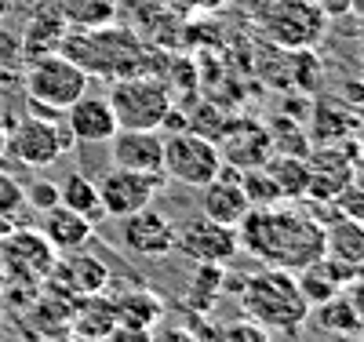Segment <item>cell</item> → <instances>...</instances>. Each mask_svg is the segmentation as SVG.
I'll list each match as a JSON object with an SVG mask.
<instances>
[{
  "label": "cell",
  "instance_id": "obj_1",
  "mask_svg": "<svg viewBox=\"0 0 364 342\" xmlns=\"http://www.w3.org/2000/svg\"><path fill=\"white\" fill-rule=\"evenodd\" d=\"M240 252L255 255L262 266L299 273L324 255V226L310 211H299L295 204H269L252 208L237 223Z\"/></svg>",
  "mask_w": 364,
  "mask_h": 342
},
{
  "label": "cell",
  "instance_id": "obj_2",
  "mask_svg": "<svg viewBox=\"0 0 364 342\" xmlns=\"http://www.w3.org/2000/svg\"><path fill=\"white\" fill-rule=\"evenodd\" d=\"M240 292V306L252 321H259L262 328H277V331H299L310 317V302L302 299L295 273L288 269H255L248 277L237 281Z\"/></svg>",
  "mask_w": 364,
  "mask_h": 342
},
{
  "label": "cell",
  "instance_id": "obj_3",
  "mask_svg": "<svg viewBox=\"0 0 364 342\" xmlns=\"http://www.w3.org/2000/svg\"><path fill=\"white\" fill-rule=\"evenodd\" d=\"M63 51L77 62V66L91 77H106V80H120V77H135L142 70V44L128 29H113V26H99V29H80L77 37H66Z\"/></svg>",
  "mask_w": 364,
  "mask_h": 342
},
{
  "label": "cell",
  "instance_id": "obj_4",
  "mask_svg": "<svg viewBox=\"0 0 364 342\" xmlns=\"http://www.w3.org/2000/svg\"><path fill=\"white\" fill-rule=\"evenodd\" d=\"M22 84H26L29 106L44 109V117H55V113L63 117L91 87V77L66 51H51V55H41V58H29Z\"/></svg>",
  "mask_w": 364,
  "mask_h": 342
},
{
  "label": "cell",
  "instance_id": "obj_5",
  "mask_svg": "<svg viewBox=\"0 0 364 342\" xmlns=\"http://www.w3.org/2000/svg\"><path fill=\"white\" fill-rule=\"evenodd\" d=\"M109 109L117 117V128L132 132H161L164 117L171 113V91L157 77H120L109 87Z\"/></svg>",
  "mask_w": 364,
  "mask_h": 342
},
{
  "label": "cell",
  "instance_id": "obj_6",
  "mask_svg": "<svg viewBox=\"0 0 364 342\" xmlns=\"http://www.w3.org/2000/svg\"><path fill=\"white\" fill-rule=\"evenodd\" d=\"M328 22L314 0H269L259 11V29L284 51H314L328 33Z\"/></svg>",
  "mask_w": 364,
  "mask_h": 342
},
{
  "label": "cell",
  "instance_id": "obj_7",
  "mask_svg": "<svg viewBox=\"0 0 364 342\" xmlns=\"http://www.w3.org/2000/svg\"><path fill=\"white\" fill-rule=\"evenodd\" d=\"M4 146H8L11 157L18 164H26V168H51L58 157H66L77 142H73L70 128L58 117L51 120L44 113H33V117H22L15 128L4 135Z\"/></svg>",
  "mask_w": 364,
  "mask_h": 342
},
{
  "label": "cell",
  "instance_id": "obj_8",
  "mask_svg": "<svg viewBox=\"0 0 364 342\" xmlns=\"http://www.w3.org/2000/svg\"><path fill=\"white\" fill-rule=\"evenodd\" d=\"M223 168V153L200 132H171L164 139V178L178 182V186H208Z\"/></svg>",
  "mask_w": 364,
  "mask_h": 342
},
{
  "label": "cell",
  "instance_id": "obj_9",
  "mask_svg": "<svg viewBox=\"0 0 364 342\" xmlns=\"http://www.w3.org/2000/svg\"><path fill=\"white\" fill-rule=\"evenodd\" d=\"M58 262V252L44 240L41 230H29V226H18V230H8L0 233V266H4L8 281L15 284H44L51 269Z\"/></svg>",
  "mask_w": 364,
  "mask_h": 342
},
{
  "label": "cell",
  "instance_id": "obj_10",
  "mask_svg": "<svg viewBox=\"0 0 364 342\" xmlns=\"http://www.w3.org/2000/svg\"><path fill=\"white\" fill-rule=\"evenodd\" d=\"M175 252L186 255L193 266L211 262V266H226L237 252V226H223L208 215H197V219H186L182 226H175Z\"/></svg>",
  "mask_w": 364,
  "mask_h": 342
},
{
  "label": "cell",
  "instance_id": "obj_11",
  "mask_svg": "<svg viewBox=\"0 0 364 342\" xmlns=\"http://www.w3.org/2000/svg\"><path fill=\"white\" fill-rule=\"evenodd\" d=\"M95 186H99L102 211L109 219H128V215L154 204L157 190L164 186V175H142V171H128V168H113Z\"/></svg>",
  "mask_w": 364,
  "mask_h": 342
},
{
  "label": "cell",
  "instance_id": "obj_12",
  "mask_svg": "<svg viewBox=\"0 0 364 342\" xmlns=\"http://www.w3.org/2000/svg\"><path fill=\"white\" fill-rule=\"evenodd\" d=\"M120 240L128 252L142 255V259H164L175 252V223L168 215L154 211V204L120 219Z\"/></svg>",
  "mask_w": 364,
  "mask_h": 342
},
{
  "label": "cell",
  "instance_id": "obj_13",
  "mask_svg": "<svg viewBox=\"0 0 364 342\" xmlns=\"http://www.w3.org/2000/svg\"><path fill=\"white\" fill-rule=\"evenodd\" d=\"M215 146L223 153V164H230L237 171L266 168V161L273 157V135L262 128V124H252V120L226 124L223 135L215 139Z\"/></svg>",
  "mask_w": 364,
  "mask_h": 342
},
{
  "label": "cell",
  "instance_id": "obj_14",
  "mask_svg": "<svg viewBox=\"0 0 364 342\" xmlns=\"http://www.w3.org/2000/svg\"><path fill=\"white\" fill-rule=\"evenodd\" d=\"M113 168H128L142 175H164V139L161 132H132L117 128L109 139Z\"/></svg>",
  "mask_w": 364,
  "mask_h": 342
},
{
  "label": "cell",
  "instance_id": "obj_15",
  "mask_svg": "<svg viewBox=\"0 0 364 342\" xmlns=\"http://www.w3.org/2000/svg\"><path fill=\"white\" fill-rule=\"evenodd\" d=\"M48 281H55L58 288H63L66 295H73V299H87V295L106 292L109 269H106V262L99 255H91V252H84V247H80V252L58 255V262H55Z\"/></svg>",
  "mask_w": 364,
  "mask_h": 342
},
{
  "label": "cell",
  "instance_id": "obj_16",
  "mask_svg": "<svg viewBox=\"0 0 364 342\" xmlns=\"http://www.w3.org/2000/svg\"><path fill=\"white\" fill-rule=\"evenodd\" d=\"M204 197H200V215H208V219H215L223 226H237L245 215L252 211L248 197H245V186H240V171L223 164L219 175L211 178L208 186H200Z\"/></svg>",
  "mask_w": 364,
  "mask_h": 342
},
{
  "label": "cell",
  "instance_id": "obj_17",
  "mask_svg": "<svg viewBox=\"0 0 364 342\" xmlns=\"http://www.w3.org/2000/svg\"><path fill=\"white\" fill-rule=\"evenodd\" d=\"M63 124L70 128V135H73L77 146L109 142L113 132H117V117H113V109H109V99L87 95V91L66 109V120H63Z\"/></svg>",
  "mask_w": 364,
  "mask_h": 342
},
{
  "label": "cell",
  "instance_id": "obj_18",
  "mask_svg": "<svg viewBox=\"0 0 364 342\" xmlns=\"http://www.w3.org/2000/svg\"><path fill=\"white\" fill-rule=\"evenodd\" d=\"M357 273H360V269L343 266V262H336V259L321 255L317 262L302 266V269L295 273V284H299L302 299H306V302H310V309H314V306H321V302H328V299L343 295Z\"/></svg>",
  "mask_w": 364,
  "mask_h": 342
},
{
  "label": "cell",
  "instance_id": "obj_19",
  "mask_svg": "<svg viewBox=\"0 0 364 342\" xmlns=\"http://www.w3.org/2000/svg\"><path fill=\"white\" fill-rule=\"evenodd\" d=\"M41 233L58 255H70V252L87 247V240L95 237V223H87L84 215L70 211L66 204H55V208L41 211Z\"/></svg>",
  "mask_w": 364,
  "mask_h": 342
},
{
  "label": "cell",
  "instance_id": "obj_20",
  "mask_svg": "<svg viewBox=\"0 0 364 342\" xmlns=\"http://www.w3.org/2000/svg\"><path fill=\"white\" fill-rule=\"evenodd\" d=\"M117 306L113 299H106L102 292L99 295H87V299H77L73 306V317H70V331L77 338H91V342H102L113 328H117Z\"/></svg>",
  "mask_w": 364,
  "mask_h": 342
},
{
  "label": "cell",
  "instance_id": "obj_21",
  "mask_svg": "<svg viewBox=\"0 0 364 342\" xmlns=\"http://www.w3.org/2000/svg\"><path fill=\"white\" fill-rule=\"evenodd\" d=\"M324 255L343 262V266L364 269V223H353V219L336 215L331 226L324 230Z\"/></svg>",
  "mask_w": 364,
  "mask_h": 342
},
{
  "label": "cell",
  "instance_id": "obj_22",
  "mask_svg": "<svg viewBox=\"0 0 364 342\" xmlns=\"http://www.w3.org/2000/svg\"><path fill=\"white\" fill-rule=\"evenodd\" d=\"M63 44H66V18H63V11L41 8L26 26L22 55L26 58H41V55H51V51H63Z\"/></svg>",
  "mask_w": 364,
  "mask_h": 342
},
{
  "label": "cell",
  "instance_id": "obj_23",
  "mask_svg": "<svg viewBox=\"0 0 364 342\" xmlns=\"http://www.w3.org/2000/svg\"><path fill=\"white\" fill-rule=\"evenodd\" d=\"M58 204H66L70 211L84 215L87 223H102L106 211H102V201H99V186L91 182L84 171H70L63 182H58Z\"/></svg>",
  "mask_w": 364,
  "mask_h": 342
},
{
  "label": "cell",
  "instance_id": "obj_24",
  "mask_svg": "<svg viewBox=\"0 0 364 342\" xmlns=\"http://www.w3.org/2000/svg\"><path fill=\"white\" fill-rule=\"evenodd\" d=\"M117 306V317L128 321V324H142V328H157L164 321V299L149 288H139V292H128L113 299Z\"/></svg>",
  "mask_w": 364,
  "mask_h": 342
},
{
  "label": "cell",
  "instance_id": "obj_25",
  "mask_svg": "<svg viewBox=\"0 0 364 342\" xmlns=\"http://www.w3.org/2000/svg\"><path fill=\"white\" fill-rule=\"evenodd\" d=\"M266 171H269L273 182H277V190H281L284 201H302L306 197V186H310L306 157H288V153H281L277 161H266Z\"/></svg>",
  "mask_w": 364,
  "mask_h": 342
},
{
  "label": "cell",
  "instance_id": "obj_26",
  "mask_svg": "<svg viewBox=\"0 0 364 342\" xmlns=\"http://www.w3.org/2000/svg\"><path fill=\"white\" fill-rule=\"evenodd\" d=\"M223 284H226V269L211 266V262H200L197 273H193V281H190V292H186V306L211 309V302L223 295Z\"/></svg>",
  "mask_w": 364,
  "mask_h": 342
},
{
  "label": "cell",
  "instance_id": "obj_27",
  "mask_svg": "<svg viewBox=\"0 0 364 342\" xmlns=\"http://www.w3.org/2000/svg\"><path fill=\"white\" fill-rule=\"evenodd\" d=\"M317 309V321H321V328L324 331H336V335H357L364 324H360V317L353 314V306H350V299H346V292L343 295H336V299H328V302H321V306H314Z\"/></svg>",
  "mask_w": 364,
  "mask_h": 342
},
{
  "label": "cell",
  "instance_id": "obj_28",
  "mask_svg": "<svg viewBox=\"0 0 364 342\" xmlns=\"http://www.w3.org/2000/svg\"><path fill=\"white\" fill-rule=\"evenodd\" d=\"M197 342H269V328H262L252 317H240L219 328H208L204 335H197Z\"/></svg>",
  "mask_w": 364,
  "mask_h": 342
},
{
  "label": "cell",
  "instance_id": "obj_29",
  "mask_svg": "<svg viewBox=\"0 0 364 342\" xmlns=\"http://www.w3.org/2000/svg\"><path fill=\"white\" fill-rule=\"evenodd\" d=\"M240 186H245V197L252 208H269V204H281V190H277V182L269 178L266 168H248V171H240Z\"/></svg>",
  "mask_w": 364,
  "mask_h": 342
},
{
  "label": "cell",
  "instance_id": "obj_30",
  "mask_svg": "<svg viewBox=\"0 0 364 342\" xmlns=\"http://www.w3.org/2000/svg\"><path fill=\"white\" fill-rule=\"evenodd\" d=\"M331 208H336L343 219H353V223H364V171H353L343 190L336 193V201H331Z\"/></svg>",
  "mask_w": 364,
  "mask_h": 342
},
{
  "label": "cell",
  "instance_id": "obj_31",
  "mask_svg": "<svg viewBox=\"0 0 364 342\" xmlns=\"http://www.w3.org/2000/svg\"><path fill=\"white\" fill-rule=\"evenodd\" d=\"M26 186L8 175V171H0V223H18V215L26 211Z\"/></svg>",
  "mask_w": 364,
  "mask_h": 342
},
{
  "label": "cell",
  "instance_id": "obj_32",
  "mask_svg": "<svg viewBox=\"0 0 364 342\" xmlns=\"http://www.w3.org/2000/svg\"><path fill=\"white\" fill-rule=\"evenodd\" d=\"M26 204L33 208V211H48L58 204V182L51 178H33L26 186Z\"/></svg>",
  "mask_w": 364,
  "mask_h": 342
},
{
  "label": "cell",
  "instance_id": "obj_33",
  "mask_svg": "<svg viewBox=\"0 0 364 342\" xmlns=\"http://www.w3.org/2000/svg\"><path fill=\"white\" fill-rule=\"evenodd\" d=\"M102 342H154V328H142V324L117 321V328H113V331H109Z\"/></svg>",
  "mask_w": 364,
  "mask_h": 342
},
{
  "label": "cell",
  "instance_id": "obj_34",
  "mask_svg": "<svg viewBox=\"0 0 364 342\" xmlns=\"http://www.w3.org/2000/svg\"><path fill=\"white\" fill-rule=\"evenodd\" d=\"M346 299H350V306H353V314L360 317V324H364V277L357 273L353 281H350V288H346Z\"/></svg>",
  "mask_w": 364,
  "mask_h": 342
},
{
  "label": "cell",
  "instance_id": "obj_35",
  "mask_svg": "<svg viewBox=\"0 0 364 342\" xmlns=\"http://www.w3.org/2000/svg\"><path fill=\"white\" fill-rule=\"evenodd\" d=\"M154 342H197V335L193 331H186V328H161V331H154Z\"/></svg>",
  "mask_w": 364,
  "mask_h": 342
},
{
  "label": "cell",
  "instance_id": "obj_36",
  "mask_svg": "<svg viewBox=\"0 0 364 342\" xmlns=\"http://www.w3.org/2000/svg\"><path fill=\"white\" fill-rule=\"evenodd\" d=\"M314 4H317L328 18H346V15H350V0H314Z\"/></svg>",
  "mask_w": 364,
  "mask_h": 342
},
{
  "label": "cell",
  "instance_id": "obj_37",
  "mask_svg": "<svg viewBox=\"0 0 364 342\" xmlns=\"http://www.w3.org/2000/svg\"><path fill=\"white\" fill-rule=\"evenodd\" d=\"M350 15L364 18V0H350Z\"/></svg>",
  "mask_w": 364,
  "mask_h": 342
},
{
  "label": "cell",
  "instance_id": "obj_38",
  "mask_svg": "<svg viewBox=\"0 0 364 342\" xmlns=\"http://www.w3.org/2000/svg\"><path fill=\"white\" fill-rule=\"evenodd\" d=\"M4 288H8V273H4V266H0V299H4Z\"/></svg>",
  "mask_w": 364,
  "mask_h": 342
},
{
  "label": "cell",
  "instance_id": "obj_39",
  "mask_svg": "<svg viewBox=\"0 0 364 342\" xmlns=\"http://www.w3.org/2000/svg\"><path fill=\"white\" fill-rule=\"evenodd\" d=\"M336 342H364V338H360V335H339Z\"/></svg>",
  "mask_w": 364,
  "mask_h": 342
},
{
  "label": "cell",
  "instance_id": "obj_40",
  "mask_svg": "<svg viewBox=\"0 0 364 342\" xmlns=\"http://www.w3.org/2000/svg\"><path fill=\"white\" fill-rule=\"evenodd\" d=\"M4 135H8V132H4V128H0V146H4Z\"/></svg>",
  "mask_w": 364,
  "mask_h": 342
},
{
  "label": "cell",
  "instance_id": "obj_41",
  "mask_svg": "<svg viewBox=\"0 0 364 342\" xmlns=\"http://www.w3.org/2000/svg\"><path fill=\"white\" fill-rule=\"evenodd\" d=\"M360 338H364V335H360Z\"/></svg>",
  "mask_w": 364,
  "mask_h": 342
}]
</instances>
